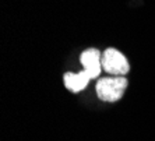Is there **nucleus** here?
<instances>
[{
  "label": "nucleus",
  "mask_w": 155,
  "mask_h": 141,
  "mask_svg": "<svg viewBox=\"0 0 155 141\" xmlns=\"http://www.w3.org/2000/svg\"><path fill=\"white\" fill-rule=\"evenodd\" d=\"M127 87V80L123 76L105 77L98 80L97 83V95L99 99L105 102H116L124 94Z\"/></svg>",
  "instance_id": "1"
},
{
  "label": "nucleus",
  "mask_w": 155,
  "mask_h": 141,
  "mask_svg": "<svg viewBox=\"0 0 155 141\" xmlns=\"http://www.w3.org/2000/svg\"><path fill=\"white\" fill-rule=\"evenodd\" d=\"M101 63L102 69L109 74H113V76H124L130 69L126 57L113 48H109L104 52Z\"/></svg>",
  "instance_id": "2"
},
{
  "label": "nucleus",
  "mask_w": 155,
  "mask_h": 141,
  "mask_svg": "<svg viewBox=\"0 0 155 141\" xmlns=\"http://www.w3.org/2000/svg\"><path fill=\"white\" fill-rule=\"evenodd\" d=\"M101 53L98 49H87L81 53L80 62L84 67V71L87 73V76L91 80L98 78V76L101 74L102 70V63H101Z\"/></svg>",
  "instance_id": "3"
},
{
  "label": "nucleus",
  "mask_w": 155,
  "mask_h": 141,
  "mask_svg": "<svg viewBox=\"0 0 155 141\" xmlns=\"http://www.w3.org/2000/svg\"><path fill=\"white\" fill-rule=\"evenodd\" d=\"M63 80H64L66 88L73 91V92H80V91H83L84 88L87 87V84L91 81V78L87 76V73L84 71V70L80 71L78 74L67 73V74H64Z\"/></svg>",
  "instance_id": "4"
}]
</instances>
